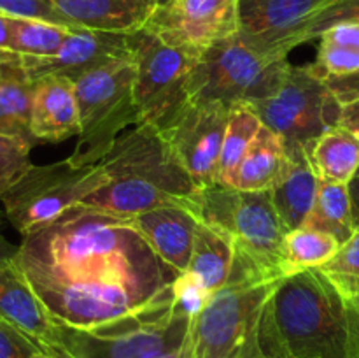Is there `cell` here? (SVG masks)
<instances>
[{
  "label": "cell",
  "instance_id": "47",
  "mask_svg": "<svg viewBox=\"0 0 359 358\" xmlns=\"http://www.w3.org/2000/svg\"><path fill=\"white\" fill-rule=\"evenodd\" d=\"M160 2H161V0H160Z\"/></svg>",
  "mask_w": 359,
  "mask_h": 358
},
{
  "label": "cell",
  "instance_id": "15",
  "mask_svg": "<svg viewBox=\"0 0 359 358\" xmlns=\"http://www.w3.org/2000/svg\"><path fill=\"white\" fill-rule=\"evenodd\" d=\"M135 32L74 28L56 55L46 58L18 55V62L32 79L62 76L70 81H77L102 67L133 60Z\"/></svg>",
  "mask_w": 359,
  "mask_h": 358
},
{
  "label": "cell",
  "instance_id": "1",
  "mask_svg": "<svg viewBox=\"0 0 359 358\" xmlns=\"http://www.w3.org/2000/svg\"><path fill=\"white\" fill-rule=\"evenodd\" d=\"M14 260L70 329H95L167 300L177 277L130 218L86 206L23 235Z\"/></svg>",
  "mask_w": 359,
  "mask_h": 358
},
{
  "label": "cell",
  "instance_id": "41",
  "mask_svg": "<svg viewBox=\"0 0 359 358\" xmlns=\"http://www.w3.org/2000/svg\"><path fill=\"white\" fill-rule=\"evenodd\" d=\"M20 246H14L13 242L7 241L6 235L0 230V262H7V260L16 258V253Z\"/></svg>",
  "mask_w": 359,
  "mask_h": 358
},
{
  "label": "cell",
  "instance_id": "28",
  "mask_svg": "<svg viewBox=\"0 0 359 358\" xmlns=\"http://www.w3.org/2000/svg\"><path fill=\"white\" fill-rule=\"evenodd\" d=\"M72 27L30 18H11L9 53L32 58H46L60 51Z\"/></svg>",
  "mask_w": 359,
  "mask_h": 358
},
{
  "label": "cell",
  "instance_id": "14",
  "mask_svg": "<svg viewBox=\"0 0 359 358\" xmlns=\"http://www.w3.org/2000/svg\"><path fill=\"white\" fill-rule=\"evenodd\" d=\"M333 0H238V34L273 58L304 44L309 25Z\"/></svg>",
  "mask_w": 359,
  "mask_h": 358
},
{
  "label": "cell",
  "instance_id": "24",
  "mask_svg": "<svg viewBox=\"0 0 359 358\" xmlns=\"http://www.w3.org/2000/svg\"><path fill=\"white\" fill-rule=\"evenodd\" d=\"M235 263V246L223 232L200 221L186 272L195 276L210 295L228 283Z\"/></svg>",
  "mask_w": 359,
  "mask_h": 358
},
{
  "label": "cell",
  "instance_id": "36",
  "mask_svg": "<svg viewBox=\"0 0 359 358\" xmlns=\"http://www.w3.org/2000/svg\"><path fill=\"white\" fill-rule=\"evenodd\" d=\"M319 41L326 44L342 46V48L359 51V25L358 23H340L328 28L319 35Z\"/></svg>",
  "mask_w": 359,
  "mask_h": 358
},
{
  "label": "cell",
  "instance_id": "35",
  "mask_svg": "<svg viewBox=\"0 0 359 358\" xmlns=\"http://www.w3.org/2000/svg\"><path fill=\"white\" fill-rule=\"evenodd\" d=\"M39 350L28 337L0 318V358H34Z\"/></svg>",
  "mask_w": 359,
  "mask_h": 358
},
{
  "label": "cell",
  "instance_id": "34",
  "mask_svg": "<svg viewBox=\"0 0 359 358\" xmlns=\"http://www.w3.org/2000/svg\"><path fill=\"white\" fill-rule=\"evenodd\" d=\"M0 13L9 18H30V20L72 27L48 0H0Z\"/></svg>",
  "mask_w": 359,
  "mask_h": 358
},
{
  "label": "cell",
  "instance_id": "25",
  "mask_svg": "<svg viewBox=\"0 0 359 358\" xmlns=\"http://www.w3.org/2000/svg\"><path fill=\"white\" fill-rule=\"evenodd\" d=\"M340 241L328 232L311 227H300L290 230L284 237L280 253L279 270L283 277L304 272L311 269H321L339 253Z\"/></svg>",
  "mask_w": 359,
  "mask_h": 358
},
{
  "label": "cell",
  "instance_id": "9",
  "mask_svg": "<svg viewBox=\"0 0 359 358\" xmlns=\"http://www.w3.org/2000/svg\"><path fill=\"white\" fill-rule=\"evenodd\" d=\"M109 181L104 165H76L67 160L34 165L2 199L9 223L28 235L81 206Z\"/></svg>",
  "mask_w": 359,
  "mask_h": 358
},
{
  "label": "cell",
  "instance_id": "13",
  "mask_svg": "<svg viewBox=\"0 0 359 358\" xmlns=\"http://www.w3.org/2000/svg\"><path fill=\"white\" fill-rule=\"evenodd\" d=\"M144 28L165 44L202 55L237 34L238 0H161Z\"/></svg>",
  "mask_w": 359,
  "mask_h": 358
},
{
  "label": "cell",
  "instance_id": "7",
  "mask_svg": "<svg viewBox=\"0 0 359 358\" xmlns=\"http://www.w3.org/2000/svg\"><path fill=\"white\" fill-rule=\"evenodd\" d=\"M189 321L170 297L95 329L63 326L70 358H160L184 344Z\"/></svg>",
  "mask_w": 359,
  "mask_h": 358
},
{
  "label": "cell",
  "instance_id": "42",
  "mask_svg": "<svg viewBox=\"0 0 359 358\" xmlns=\"http://www.w3.org/2000/svg\"><path fill=\"white\" fill-rule=\"evenodd\" d=\"M184 340H186V339H184ZM160 358H186L184 344H182V346L179 347V350L172 351V353H168V354H163V357H160Z\"/></svg>",
  "mask_w": 359,
  "mask_h": 358
},
{
  "label": "cell",
  "instance_id": "26",
  "mask_svg": "<svg viewBox=\"0 0 359 358\" xmlns=\"http://www.w3.org/2000/svg\"><path fill=\"white\" fill-rule=\"evenodd\" d=\"M263 121L248 102H238L230 107L223 147H221L219 167H217V185L230 186L231 178L249 146L262 130Z\"/></svg>",
  "mask_w": 359,
  "mask_h": 358
},
{
  "label": "cell",
  "instance_id": "5",
  "mask_svg": "<svg viewBox=\"0 0 359 358\" xmlns=\"http://www.w3.org/2000/svg\"><path fill=\"white\" fill-rule=\"evenodd\" d=\"M79 107V135L69 160L98 164L116 140L142 121L135 98V62L112 63L74 81Z\"/></svg>",
  "mask_w": 359,
  "mask_h": 358
},
{
  "label": "cell",
  "instance_id": "18",
  "mask_svg": "<svg viewBox=\"0 0 359 358\" xmlns=\"http://www.w3.org/2000/svg\"><path fill=\"white\" fill-rule=\"evenodd\" d=\"M32 133L37 142H62L79 135L76 84L62 76L35 79Z\"/></svg>",
  "mask_w": 359,
  "mask_h": 358
},
{
  "label": "cell",
  "instance_id": "40",
  "mask_svg": "<svg viewBox=\"0 0 359 358\" xmlns=\"http://www.w3.org/2000/svg\"><path fill=\"white\" fill-rule=\"evenodd\" d=\"M349 192H351V202H353L354 225L359 227V174L354 175L353 181L349 183Z\"/></svg>",
  "mask_w": 359,
  "mask_h": 358
},
{
  "label": "cell",
  "instance_id": "45",
  "mask_svg": "<svg viewBox=\"0 0 359 358\" xmlns=\"http://www.w3.org/2000/svg\"><path fill=\"white\" fill-rule=\"evenodd\" d=\"M153 2H154V6H156V4H158V2H160V0H153Z\"/></svg>",
  "mask_w": 359,
  "mask_h": 358
},
{
  "label": "cell",
  "instance_id": "16",
  "mask_svg": "<svg viewBox=\"0 0 359 358\" xmlns=\"http://www.w3.org/2000/svg\"><path fill=\"white\" fill-rule=\"evenodd\" d=\"M0 318L20 330L44 353L70 358L65 326L39 298L16 260L0 262Z\"/></svg>",
  "mask_w": 359,
  "mask_h": 358
},
{
  "label": "cell",
  "instance_id": "33",
  "mask_svg": "<svg viewBox=\"0 0 359 358\" xmlns=\"http://www.w3.org/2000/svg\"><path fill=\"white\" fill-rule=\"evenodd\" d=\"M212 295L205 290L202 283L191 276L189 272L177 274L174 281V300L181 311H184L188 316H196L207 302L210 300Z\"/></svg>",
  "mask_w": 359,
  "mask_h": 358
},
{
  "label": "cell",
  "instance_id": "32",
  "mask_svg": "<svg viewBox=\"0 0 359 358\" xmlns=\"http://www.w3.org/2000/svg\"><path fill=\"white\" fill-rule=\"evenodd\" d=\"M340 23L359 25V0H333L309 25L304 35V42L319 39L323 32Z\"/></svg>",
  "mask_w": 359,
  "mask_h": 358
},
{
  "label": "cell",
  "instance_id": "46",
  "mask_svg": "<svg viewBox=\"0 0 359 358\" xmlns=\"http://www.w3.org/2000/svg\"><path fill=\"white\" fill-rule=\"evenodd\" d=\"M358 174H359V171H358Z\"/></svg>",
  "mask_w": 359,
  "mask_h": 358
},
{
  "label": "cell",
  "instance_id": "19",
  "mask_svg": "<svg viewBox=\"0 0 359 358\" xmlns=\"http://www.w3.org/2000/svg\"><path fill=\"white\" fill-rule=\"evenodd\" d=\"M72 27L133 32L146 25L153 0H48Z\"/></svg>",
  "mask_w": 359,
  "mask_h": 358
},
{
  "label": "cell",
  "instance_id": "37",
  "mask_svg": "<svg viewBox=\"0 0 359 358\" xmlns=\"http://www.w3.org/2000/svg\"><path fill=\"white\" fill-rule=\"evenodd\" d=\"M325 83L342 105L359 98V70L347 76L325 77Z\"/></svg>",
  "mask_w": 359,
  "mask_h": 358
},
{
  "label": "cell",
  "instance_id": "30",
  "mask_svg": "<svg viewBox=\"0 0 359 358\" xmlns=\"http://www.w3.org/2000/svg\"><path fill=\"white\" fill-rule=\"evenodd\" d=\"M34 144L21 137L0 132V202L34 167L30 151Z\"/></svg>",
  "mask_w": 359,
  "mask_h": 358
},
{
  "label": "cell",
  "instance_id": "8",
  "mask_svg": "<svg viewBox=\"0 0 359 358\" xmlns=\"http://www.w3.org/2000/svg\"><path fill=\"white\" fill-rule=\"evenodd\" d=\"M200 216L203 223L223 232L233 242L237 255L280 274V253L290 230L273 206L272 193L214 185L202 190Z\"/></svg>",
  "mask_w": 359,
  "mask_h": 358
},
{
  "label": "cell",
  "instance_id": "3",
  "mask_svg": "<svg viewBox=\"0 0 359 358\" xmlns=\"http://www.w3.org/2000/svg\"><path fill=\"white\" fill-rule=\"evenodd\" d=\"M100 164L109 181L81 206L121 218L167 206L200 211L202 190L153 123H139L126 130Z\"/></svg>",
  "mask_w": 359,
  "mask_h": 358
},
{
  "label": "cell",
  "instance_id": "44",
  "mask_svg": "<svg viewBox=\"0 0 359 358\" xmlns=\"http://www.w3.org/2000/svg\"><path fill=\"white\" fill-rule=\"evenodd\" d=\"M34 358H58V357H53V354L44 353V351H37V353L34 354Z\"/></svg>",
  "mask_w": 359,
  "mask_h": 358
},
{
  "label": "cell",
  "instance_id": "22",
  "mask_svg": "<svg viewBox=\"0 0 359 358\" xmlns=\"http://www.w3.org/2000/svg\"><path fill=\"white\" fill-rule=\"evenodd\" d=\"M290 167V150L279 133L263 125L238 164L231 188L242 192H270Z\"/></svg>",
  "mask_w": 359,
  "mask_h": 358
},
{
  "label": "cell",
  "instance_id": "43",
  "mask_svg": "<svg viewBox=\"0 0 359 358\" xmlns=\"http://www.w3.org/2000/svg\"><path fill=\"white\" fill-rule=\"evenodd\" d=\"M349 305H351V309H353L354 316H356V319H358V325H359V295L356 298H353V300H349Z\"/></svg>",
  "mask_w": 359,
  "mask_h": 358
},
{
  "label": "cell",
  "instance_id": "21",
  "mask_svg": "<svg viewBox=\"0 0 359 358\" xmlns=\"http://www.w3.org/2000/svg\"><path fill=\"white\" fill-rule=\"evenodd\" d=\"M35 79L18 62V55L0 51V132L21 137L35 146L32 133Z\"/></svg>",
  "mask_w": 359,
  "mask_h": 358
},
{
  "label": "cell",
  "instance_id": "17",
  "mask_svg": "<svg viewBox=\"0 0 359 358\" xmlns=\"http://www.w3.org/2000/svg\"><path fill=\"white\" fill-rule=\"evenodd\" d=\"M153 251L177 274L186 272L202 216L188 206H167L130 218Z\"/></svg>",
  "mask_w": 359,
  "mask_h": 358
},
{
  "label": "cell",
  "instance_id": "31",
  "mask_svg": "<svg viewBox=\"0 0 359 358\" xmlns=\"http://www.w3.org/2000/svg\"><path fill=\"white\" fill-rule=\"evenodd\" d=\"M312 67L323 79L333 76H347L359 70V51L321 42L318 58L312 63Z\"/></svg>",
  "mask_w": 359,
  "mask_h": 358
},
{
  "label": "cell",
  "instance_id": "12",
  "mask_svg": "<svg viewBox=\"0 0 359 358\" xmlns=\"http://www.w3.org/2000/svg\"><path fill=\"white\" fill-rule=\"evenodd\" d=\"M198 53L165 44L146 28L135 32V98L140 123L165 118L188 98V83Z\"/></svg>",
  "mask_w": 359,
  "mask_h": 358
},
{
  "label": "cell",
  "instance_id": "10",
  "mask_svg": "<svg viewBox=\"0 0 359 358\" xmlns=\"http://www.w3.org/2000/svg\"><path fill=\"white\" fill-rule=\"evenodd\" d=\"M263 125L284 139L287 147H309L326 130L339 125L342 104L311 65H291L273 97L251 102Z\"/></svg>",
  "mask_w": 359,
  "mask_h": 358
},
{
  "label": "cell",
  "instance_id": "4",
  "mask_svg": "<svg viewBox=\"0 0 359 358\" xmlns=\"http://www.w3.org/2000/svg\"><path fill=\"white\" fill-rule=\"evenodd\" d=\"M280 279L235 253L228 283L189 321L186 358H269L262 343L263 311Z\"/></svg>",
  "mask_w": 359,
  "mask_h": 358
},
{
  "label": "cell",
  "instance_id": "39",
  "mask_svg": "<svg viewBox=\"0 0 359 358\" xmlns=\"http://www.w3.org/2000/svg\"><path fill=\"white\" fill-rule=\"evenodd\" d=\"M11 48V18L0 13V51H9Z\"/></svg>",
  "mask_w": 359,
  "mask_h": 358
},
{
  "label": "cell",
  "instance_id": "2",
  "mask_svg": "<svg viewBox=\"0 0 359 358\" xmlns=\"http://www.w3.org/2000/svg\"><path fill=\"white\" fill-rule=\"evenodd\" d=\"M262 343L269 358H359L349 302L319 269L286 276L266 300Z\"/></svg>",
  "mask_w": 359,
  "mask_h": 358
},
{
  "label": "cell",
  "instance_id": "6",
  "mask_svg": "<svg viewBox=\"0 0 359 358\" xmlns=\"http://www.w3.org/2000/svg\"><path fill=\"white\" fill-rule=\"evenodd\" d=\"M290 67V60L263 55L237 32L198 56L189 76L188 97L223 102L228 107L265 100L279 91Z\"/></svg>",
  "mask_w": 359,
  "mask_h": 358
},
{
  "label": "cell",
  "instance_id": "27",
  "mask_svg": "<svg viewBox=\"0 0 359 358\" xmlns=\"http://www.w3.org/2000/svg\"><path fill=\"white\" fill-rule=\"evenodd\" d=\"M305 227L318 228L335 235L340 244L347 241L356 230L353 218L349 185L342 183H319L314 207L309 214Z\"/></svg>",
  "mask_w": 359,
  "mask_h": 358
},
{
  "label": "cell",
  "instance_id": "23",
  "mask_svg": "<svg viewBox=\"0 0 359 358\" xmlns=\"http://www.w3.org/2000/svg\"><path fill=\"white\" fill-rule=\"evenodd\" d=\"M307 154L319 181L349 185L359 171V133L333 126L307 147Z\"/></svg>",
  "mask_w": 359,
  "mask_h": 358
},
{
  "label": "cell",
  "instance_id": "11",
  "mask_svg": "<svg viewBox=\"0 0 359 358\" xmlns=\"http://www.w3.org/2000/svg\"><path fill=\"white\" fill-rule=\"evenodd\" d=\"M228 116L230 107L223 102L188 97L154 125L200 190L217 185Z\"/></svg>",
  "mask_w": 359,
  "mask_h": 358
},
{
  "label": "cell",
  "instance_id": "38",
  "mask_svg": "<svg viewBox=\"0 0 359 358\" xmlns=\"http://www.w3.org/2000/svg\"><path fill=\"white\" fill-rule=\"evenodd\" d=\"M339 125L346 126V128L359 133V98L347 102V104L342 105Z\"/></svg>",
  "mask_w": 359,
  "mask_h": 358
},
{
  "label": "cell",
  "instance_id": "20",
  "mask_svg": "<svg viewBox=\"0 0 359 358\" xmlns=\"http://www.w3.org/2000/svg\"><path fill=\"white\" fill-rule=\"evenodd\" d=\"M290 150V167L279 183L270 190L273 206L287 230L304 227L314 207L319 190V178L309 160L307 147L293 146Z\"/></svg>",
  "mask_w": 359,
  "mask_h": 358
},
{
  "label": "cell",
  "instance_id": "29",
  "mask_svg": "<svg viewBox=\"0 0 359 358\" xmlns=\"http://www.w3.org/2000/svg\"><path fill=\"white\" fill-rule=\"evenodd\" d=\"M323 274L333 283V286L344 295L347 302L359 295V227L354 234L340 246L339 253L323 265Z\"/></svg>",
  "mask_w": 359,
  "mask_h": 358
}]
</instances>
